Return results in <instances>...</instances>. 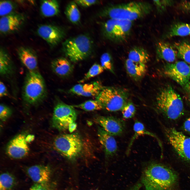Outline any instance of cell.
Listing matches in <instances>:
<instances>
[{"label": "cell", "mask_w": 190, "mask_h": 190, "mask_svg": "<svg viewBox=\"0 0 190 190\" xmlns=\"http://www.w3.org/2000/svg\"><path fill=\"white\" fill-rule=\"evenodd\" d=\"M177 180V175L173 170L155 162L151 163L146 167L141 178L145 190H170Z\"/></svg>", "instance_id": "cell-1"}, {"label": "cell", "mask_w": 190, "mask_h": 190, "mask_svg": "<svg viewBox=\"0 0 190 190\" xmlns=\"http://www.w3.org/2000/svg\"><path fill=\"white\" fill-rule=\"evenodd\" d=\"M152 5L144 1H132L111 5L100 12V16L108 19L123 20L132 22L149 15L152 10Z\"/></svg>", "instance_id": "cell-2"}, {"label": "cell", "mask_w": 190, "mask_h": 190, "mask_svg": "<svg viewBox=\"0 0 190 190\" xmlns=\"http://www.w3.org/2000/svg\"><path fill=\"white\" fill-rule=\"evenodd\" d=\"M47 95L45 81L39 71H28L22 90L23 103L29 106L36 105L43 102Z\"/></svg>", "instance_id": "cell-3"}, {"label": "cell", "mask_w": 190, "mask_h": 190, "mask_svg": "<svg viewBox=\"0 0 190 190\" xmlns=\"http://www.w3.org/2000/svg\"><path fill=\"white\" fill-rule=\"evenodd\" d=\"M155 105L159 111L171 120L178 119L184 113V105L181 97L170 86L159 90L156 97Z\"/></svg>", "instance_id": "cell-4"}, {"label": "cell", "mask_w": 190, "mask_h": 190, "mask_svg": "<svg viewBox=\"0 0 190 190\" xmlns=\"http://www.w3.org/2000/svg\"><path fill=\"white\" fill-rule=\"evenodd\" d=\"M53 145L55 150L62 155L72 161L76 160L83 151V140L78 134H63L54 139Z\"/></svg>", "instance_id": "cell-5"}, {"label": "cell", "mask_w": 190, "mask_h": 190, "mask_svg": "<svg viewBox=\"0 0 190 190\" xmlns=\"http://www.w3.org/2000/svg\"><path fill=\"white\" fill-rule=\"evenodd\" d=\"M93 42L86 34H81L70 38L63 44V49L65 56L73 62L83 60L92 53Z\"/></svg>", "instance_id": "cell-6"}, {"label": "cell", "mask_w": 190, "mask_h": 190, "mask_svg": "<svg viewBox=\"0 0 190 190\" xmlns=\"http://www.w3.org/2000/svg\"><path fill=\"white\" fill-rule=\"evenodd\" d=\"M129 94L126 89L113 86L103 87L96 99L103 109L110 112L121 111L129 101Z\"/></svg>", "instance_id": "cell-7"}, {"label": "cell", "mask_w": 190, "mask_h": 190, "mask_svg": "<svg viewBox=\"0 0 190 190\" xmlns=\"http://www.w3.org/2000/svg\"><path fill=\"white\" fill-rule=\"evenodd\" d=\"M132 22L123 20L109 19L103 23L102 30L107 39L116 43L127 40L132 28Z\"/></svg>", "instance_id": "cell-8"}, {"label": "cell", "mask_w": 190, "mask_h": 190, "mask_svg": "<svg viewBox=\"0 0 190 190\" xmlns=\"http://www.w3.org/2000/svg\"><path fill=\"white\" fill-rule=\"evenodd\" d=\"M77 117V112L73 106L59 101L54 108L52 125L58 130L64 131L68 128L70 124L75 122Z\"/></svg>", "instance_id": "cell-9"}, {"label": "cell", "mask_w": 190, "mask_h": 190, "mask_svg": "<svg viewBox=\"0 0 190 190\" xmlns=\"http://www.w3.org/2000/svg\"><path fill=\"white\" fill-rule=\"evenodd\" d=\"M167 139L177 155L190 163V137L174 128L165 129Z\"/></svg>", "instance_id": "cell-10"}, {"label": "cell", "mask_w": 190, "mask_h": 190, "mask_svg": "<svg viewBox=\"0 0 190 190\" xmlns=\"http://www.w3.org/2000/svg\"><path fill=\"white\" fill-rule=\"evenodd\" d=\"M165 75L178 84L185 86L190 80V66L185 61H179L166 64Z\"/></svg>", "instance_id": "cell-11"}, {"label": "cell", "mask_w": 190, "mask_h": 190, "mask_svg": "<svg viewBox=\"0 0 190 190\" xmlns=\"http://www.w3.org/2000/svg\"><path fill=\"white\" fill-rule=\"evenodd\" d=\"M94 121L105 131L113 136L121 135L125 127L124 121L112 116H97L94 118Z\"/></svg>", "instance_id": "cell-12"}, {"label": "cell", "mask_w": 190, "mask_h": 190, "mask_svg": "<svg viewBox=\"0 0 190 190\" xmlns=\"http://www.w3.org/2000/svg\"><path fill=\"white\" fill-rule=\"evenodd\" d=\"M26 137L24 134H19L9 142L6 149L9 156L15 159H20L27 155L29 149Z\"/></svg>", "instance_id": "cell-13"}, {"label": "cell", "mask_w": 190, "mask_h": 190, "mask_svg": "<svg viewBox=\"0 0 190 190\" xmlns=\"http://www.w3.org/2000/svg\"><path fill=\"white\" fill-rule=\"evenodd\" d=\"M38 35L51 47L57 45L63 39L65 32L61 28L50 25L40 26L37 30Z\"/></svg>", "instance_id": "cell-14"}, {"label": "cell", "mask_w": 190, "mask_h": 190, "mask_svg": "<svg viewBox=\"0 0 190 190\" xmlns=\"http://www.w3.org/2000/svg\"><path fill=\"white\" fill-rule=\"evenodd\" d=\"M25 20V16L18 13H11L2 17L0 20L1 33L6 34L18 31L23 25Z\"/></svg>", "instance_id": "cell-15"}, {"label": "cell", "mask_w": 190, "mask_h": 190, "mask_svg": "<svg viewBox=\"0 0 190 190\" xmlns=\"http://www.w3.org/2000/svg\"><path fill=\"white\" fill-rule=\"evenodd\" d=\"M27 172L35 183H42L50 182L52 171L49 166L36 165L28 168Z\"/></svg>", "instance_id": "cell-16"}, {"label": "cell", "mask_w": 190, "mask_h": 190, "mask_svg": "<svg viewBox=\"0 0 190 190\" xmlns=\"http://www.w3.org/2000/svg\"><path fill=\"white\" fill-rule=\"evenodd\" d=\"M103 87L101 83L96 81L89 83L75 85L70 89L69 91L79 96L96 97Z\"/></svg>", "instance_id": "cell-17"}, {"label": "cell", "mask_w": 190, "mask_h": 190, "mask_svg": "<svg viewBox=\"0 0 190 190\" xmlns=\"http://www.w3.org/2000/svg\"><path fill=\"white\" fill-rule=\"evenodd\" d=\"M97 135L106 157L109 158L115 155L117 152L118 148L117 142L113 136L101 127L98 129Z\"/></svg>", "instance_id": "cell-18"}, {"label": "cell", "mask_w": 190, "mask_h": 190, "mask_svg": "<svg viewBox=\"0 0 190 190\" xmlns=\"http://www.w3.org/2000/svg\"><path fill=\"white\" fill-rule=\"evenodd\" d=\"M17 53L20 61L28 71H39L37 56L32 49L21 47L18 49Z\"/></svg>", "instance_id": "cell-19"}, {"label": "cell", "mask_w": 190, "mask_h": 190, "mask_svg": "<svg viewBox=\"0 0 190 190\" xmlns=\"http://www.w3.org/2000/svg\"><path fill=\"white\" fill-rule=\"evenodd\" d=\"M156 52L159 58L170 63L174 62L178 57L177 51L174 46L163 41L157 43Z\"/></svg>", "instance_id": "cell-20"}, {"label": "cell", "mask_w": 190, "mask_h": 190, "mask_svg": "<svg viewBox=\"0 0 190 190\" xmlns=\"http://www.w3.org/2000/svg\"><path fill=\"white\" fill-rule=\"evenodd\" d=\"M51 65L53 72L60 77H65L70 75L73 70V65L64 58H59L54 59L51 62Z\"/></svg>", "instance_id": "cell-21"}, {"label": "cell", "mask_w": 190, "mask_h": 190, "mask_svg": "<svg viewBox=\"0 0 190 190\" xmlns=\"http://www.w3.org/2000/svg\"><path fill=\"white\" fill-rule=\"evenodd\" d=\"M125 65L127 74L135 81L141 80L146 72V65L135 63L128 58L125 60Z\"/></svg>", "instance_id": "cell-22"}, {"label": "cell", "mask_w": 190, "mask_h": 190, "mask_svg": "<svg viewBox=\"0 0 190 190\" xmlns=\"http://www.w3.org/2000/svg\"><path fill=\"white\" fill-rule=\"evenodd\" d=\"M14 66L8 54L3 49L0 50V74L2 77L9 78L14 73Z\"/></svg>", "instance_id": "cell-23"}, {"label": "cell", "mask_w": 190, "mask_h": 190, "mask_svg": "<svg viewBox=\"0 0 190 190\" xmlns=\"http://www.w3.org/2000/svg\"><path fill=\"white\" fill-rule=\"evenodd\" d=\"M134 133L132 136L127 147L126 154H129L135 139L139 136L142 135H147L152 137L157 140L161 149L162 150V145L160 140L154 134L148 131L146 129L143 124L138 120H135L133 126Z\"/></svg>", "instance_id": "cell-24"}, {"label": "cell", "mask_w": 190, "mask_h": 190, "mask_svg": "<svg viewBox=\"0 0 190 190\" xmlns=\"http://www.w3.org/2000/svg\"><path fill=\"white\" fill-rule=\"evenodd\" d=\"M127 58L135 63L146 65L149 60L150 56L145 49L140 46H135L129 51Z\"/></svg>", "instance_id": "cell-25"}, {"label": "cell", "mask_w": 190, "mask_h": 190, "mask_svg": "<svg viewBox=\"0 0 190 190\" xmlns=\"http://www.w3.org/2000/svg\"><path fill=\"white\" fill-rule=\"evenodd\" d=\"M40 10L42 15L46 17L53 16L59 12V4L56 0H44L41 2Z\"/></svg>", "instance_id": "cell-26"}, {"label": "cell", "mask_w": 190, "mask_h": 190, "mask_svg": "<svg viewBox=\"0 0 190 190\" xmlns=\"http://www.w3.org/2000/svg\"><path fill=\"white\" fill-rule=\"evenodd\" d=\"M190 35V24L177 22L171 26L166 37L170 38L175 36H186Z\"/></svg>", "instance_id": "cell-27"}, {"label": "cell", "mask_w": 190, "mask_h": 190, "mask_svg": "<svg viewBox=\"0 0 190 190\" xmlns=\"http://www.w3.org/2000/svg\"><path fill=\"white\" fill-rule=\"evenodd\" d=\"M65 13L68 20L72 23L76 24L79 22L80 13L77 4L74 1L70 2L66 6Z\"/></svg>", "instance_id": "cell-28"}, {"label": "cell", "mask_w": 190, "mask_h": 190, "mask_svg": "<svg viewBox=\"0 0 190 190\" xmlns=\"http://www.w3.org/2000/svg\"><path fill=\"white\" fill-rule=\"evenodd\" d=\"M173 46L177 51L178 57L190 64V44L185 42H175Z\"/></svg>", "instance_id": "cell-29"}, {"label": "cell", "mask_w": 190, "mask_h": 190, "mask_svg": "<svg viewBox=\"0 0 190 190\" xmlns=\"http://www.w3.org/2000/svg\"><path fill=\"white\" fill-rule=\"evenodd\" d=\"M16 183V179L12 174L7 172L1 174L0 190H11L14 188Z\"/></svg>", "instance_id": "cell-30"}, {"label": "cell", "mask_w": 190, "mask_h": 190, "mask_svg": "<svg viewBox=\"0 0 190 190\" xmlns=\"http://www.w3.org/2000/svg\"><path fill=\"white\" fill-rule=\"evenodd\" d=\"M73 106L74 108H79L86 111L99 110L103 109L101 104L96 99L88 100L81 104Z\"/></svg>", "instance_id": "cell-31"}, {"label": "cell", "mask_w": 190, "mask_h": 190, "mask_svg": "<svg viewBox=\"0 0 190 190\" xmlns=\"http://www.w3.org/2000/svg\"><path fill=\"white\" fill-rule=\"evenodd\" d=\"M101 65L104 69L115 74L113 61L111 55L108 53H103L100 59Z\"/></svg>", "instance_id": "cell-32"}, {"label": "cell", "mask_w": 190, "mask_h": 190, "mask_svg": "<svg viewBox=\"0 0 190 190\" xmlns=\"http://www.w3.org/2000/svg\"><path fill=\"white\" fill-rule=\"evenodd\" d=\"M104 70L101 65L94 64L89 69L83 78L79 80V82L80 83H83L101 74L104 71Z\"/></svg>", "instance_id": "cell-33"}, {"label": "cell", "mask_w": 190, "mask_h": 190, "mask_svg": "<svg viewBox=\"0 0 190 190\" xmlns=\"http://www.w3.org/2000/svg\"><path fill=\"white\" fill-rule=\"evenodd\" d=\"M16 5L13 2L8 1H1L0 15L3 17L11 13L15 8Z\"/></svg>", "instance_id": "cell-34"}, {"label": "cell", "mask_w": 190, "mask_h": 190, "mask_svg": "<svg viewBox=\"0 0 190 190\" xmlns=\"http://www.w3.org/2000/svg\"><path fill=\"white\" fill-rule=\"evenodd\" d=\"M121 111L123 118L127 119L134 117L136 112V109L133 103L129 101L124 106Z\"/></svg>", "instance_id": "cell-35"}, {"label": "cell", "mask_w": 190, "mask_h": 190, "mask_svg": "<svg viewBox=\"0 0 190 190\" xmlns=\"http://www.w3.org/2000/svg\"><path fill=\"white\" fill-rule=\"evenodd\" d=\"M56 184L50 181L45 183H35L29 190H54Z\"/></svg>", "instance_id": "cell-36"}, {"label": "cell", "mask_w": 190, "mask_h": 190, "mask_svg": "<svg viewBox=\"0 0 190 190\" xmlns=\"http://www.w3.org/2000/svg\"><path fill=\"white\" fill-rule=\"evenodd\" d=\"M12 110L7 106L1 103L0 105V118L2 121H6L11 115Z\"/></svg>", "instance_id": "cell-37"}, {"label": "cell", "mask_w": 190, "mask_h": 190, "mask_svg": "<svg viewBox=\"0 0 190 190\" xmlns=\"http://www.w3.org/2000/svg\"><path fill=\"white\" fill-rule=\"evenodd\" d=\"M153 3L158 12H161L167 7L172 6L174 2L171 0H155L153 1Z\"/></svg>", "instance_id": "cell-38"}, {"label": "cell", "mask_w": 190, "mask_h": 190, "mask_svg": "<svg viewBox=\"0 0 190 190\" xmlns=\"http://www.w3.org/2000/svg\"><path fill=\"white\" fill-rule=\"evenodd\" d=\"M74 1L78 5L84 7H87L97 4L98 2L97 0H75Z\"/></svg>", "instance_id": "cell-39"}, {"label": "cell", "mask_w": 190, "mask_h": 190, "mask_svg": "<svg viewBox=\"0 0 190 190\" xmlns=\"http://www.w3.org/2000/svg\"><path fill=\"white\" fill-rule=\"evenodd\" d=\"M178 6L182 11L190 13V1H182L179 3Z\"/></svg>", "instance_id": "cell-40"}, {"label": "cell", "mask_w": 190, "mask_h": 190, "mask_svg": "<svg viewBox=\"0 0 190 190\" xmlns=\"http://www.w3.org/2000/svg\"><path fill=\"white\" fill-rule=\"evenodd\" d=\"M8 92L7 88L4 83L2 81L0 82V97L1 98L8 96Z\"/></svg>", "instance_id": "cell-41"}, {"label": "cell", "mask_w": 190, "mask_h": 190, "mask_svg": "<svg viewBox=\"0 0 190 190\" xmlns=\"http://www.w3.org/2000/svg\"><path fill=\"white\" fill-rule=\"evenodd\" d=\"M183 127L184 130L186 132L190 134V117L187 119L185 121Z\"/></svg>", "instance_id": "cell-42"}, {"label": "cell", "mask_w": 190, "mask_h": 190, "mask_svg": "<svg viewBox=\"0 0 190 190\" xmlns=\"http://www.w3.org/2000/svg\"><path fill=\"white\" fill-rule=\"evenodd\" d=\"M77 127V124L75 122L70 124L69 126V130L70 133L73 132L76 130Z\"/></svg>", "instance_id": "cell-43"}, {"label": "cell", "mask_w": 190, "mask_h": 190, "mask_svg": "<svg viewBox=\"0 0 190 190\" xmlns=\"http://www.w3.org/2000/svg\"><path fill=\"white\" fill-rule=\"evenodd\" d=\"M184 86L190 100V81Z\"/></svg>", "instance_id": "cell-44"}, {"label": "cell", "mask_w": 190, "mask_h": 190, "mask_svg": "<svg viewBox=\"0 0 190 190\" xmlns=\"http://www.w3.org/2000/svg\"><path fill=\"white\" fill-rule=\"evenodd\" d=\"M141 186L140 183H137L134 185L130 190H139Z\"/></svg>", "instance_id": "cell-45"}, {"label": "cell", "mask_w": 190, "mask_h": 190, "mask_svg": "<svg viewBox=\"0 0 190 190\" xmlns=\"http://www.w3.org/2000/svg\"><path fill=\"white\" fill-rule=\"evenodd\" d=\"M34 139V136H33L29 135L26 137V140L27 142H30L32 141Z\"/></svg>", "instance_id": "cell-46"}, {"label": "cell", "mask_w": 190, "mask_h": 190, "mask_svg": "<svg viewBox=\"0 0 190 190\" xmlns=\"http://www.w3.org/2000/svg\"></svg>", "instance_id": "cell-47"}]
</instances>
